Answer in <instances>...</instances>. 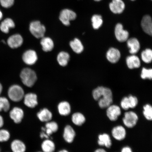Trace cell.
Returning <instances> with one entry per match:
<instances>
[{"label": "cell", "mask_w": 152, "mask_h": 152, "mask_svg": "<svg viewBox=\"0 0 152 152\" xmlns=\"http://www.w3.org/2000/svg\"><path fill=\"white\" fill-rule=\"evenodd\" d=\"M142 60L146 63H150L152 60V51L151 49H147L142 53Z\"/></svg>", "instance_id": "cell-33"}, {"label": "cell", "mask_w": 152, "mask_h": 152, "mask_svg": "<svg viewBox=\"0 0 152 152\" xmlns=\"http://www.w3.org/2000/svg\"><path fill=\"white\" fill-rule=\"evenodd\" d=\"M23 99L25 105L30 108L35 107L38 104L37 96L33 93L25 95Z\"/></svg>", "instance_id": "cell-13"}, {"label": "cell", "mask_w": 152, "mask_h": 152, "mask_svg": "<svg viewBox=\"0 0 152 152\" xmlns=\"http://www.w3.org/2000/svg\"><path fill=\"white\" fill-rule=\"evenodd\" d=\"M131 1H135V0H131Z\"/></svg>", "instance_id": "cell-47"}, {"label": "cell", "mask_w": 152, "mask_h": 152, "mask_svg": "<svg viewBox=\"0 0 152 152\" xmlns=\"http://www.w3.org/2000/svg\"><path fill=\"white\" fill-rule=\"evenodd\" d=\"M121 152H133L131 148L128 147H124L121 150Z\"/></svg>", "instance_id": "cell-40"}, {"label": "cell", "mask_w": 152, "mask_h": 152, "mask_svg": "<svg viewBox=\"0 0 152 152\" xmlns=\"http://www.w3.org/2000/svg\"><path fill=\"white\" fill-rule=\"evenodd\" d=\"M92 94L94 99L98 100V104L102 107H107L113 103V94L107 87H98L93 91Z\"/></svg>", "instance_id": "cell-1"}, {"label": "cell", "mask_w": 152, "mask_h": 152, "mask_svg": "<svg viewBox=\"0 0 152 152\" xmlns=\"http://www.w3.org/2000/svg\"><path fill=\"white\" fill-rule=\"evenodd\" d=\"M141 77L143 79H148L151 80L152 78V69H146L145 68H142Z\"/></svg>", "instance_id": "cell-36"}, {"label": "cell", "mask_w": 152, "mask_h": 152, "mask_svg": "<svg viewBox=\"0 0 152 152\" xmlns=\"http://www.w3.org/2000/svg\"><path fill=\"white\" fill-rule=\"evenodd\" d=\"M24 62L28 65H32L37 62V56L35 51L29 50L25 52L22 56Z\"/></svg>", "instance_id": "cell-10"}, {"label": "cell", "mask_w": 152, "mask_h": 152, "mask_svg": "<svg viewBox=\"0 0 152 152\" xmlns=\"http://www.w3.org/2000/svg\"><path fill=\"white\" fill-rule=\"evenodd\" d=\"M128 97L129 107L130 108H135L137 105L138 100L136 96L130 95Z\"/></svg>", "instance_id": "cell-38"}, {"label": "cell", "mask_w": 152, "mask_h": 152, "mask_svg": "<svg viewBox=\"0 0 152 152\" xmlns=\"http://www.w3.org/2000/svg\"><path fill=\"white\" fill-rule=\"evenodd\" d=\"M127 45L131 54H134L137 53L140 48V45L138 40L135 38H132L127 41Z\"/></svg>", "instance_id": "cell-21"}, {"label": "cell", "mask_w": 152, "mask_h": 152, "mask_svg": "<svg viewBox=\"0 0 152 152\" xmlns=\"http://www.w3.org/2000/svg\"><path fill=\"white\" fill-rule=\"evenodd\" d=\"M112 135L115 139L122 140L125 138L126 135V130L124 127L118 126L114 128L112 131Z\"/></svg>", "instance_id": "cell-20"}, {"label": "cell", "mask_w": 152, "mask_h": 152, "mask_svg": "<svg viewBox=\"0 0 152 152\" xmlns=\"http://www.w3.org/2000/svg\"><path fill=\"white\" fill-rule=\"evenodd\" d=\"M138 120L137 115L132 111L125 113L123 119L124 124L128 128H132L135 126Z\"/></svg>", "instance_id": "cell-7"}, {"label": "cell", "mask_w": 152, "mask_h": 152, "mask_svg": "<svg viewBox=\"0 0 152 152\" xmlns=\"http://www.w3.org/2000/svg\"><path fill=\"white\" fill-rule=\"evenodd\" d=\"M4 123V121L2 117L0 115V128H1L3 126Z\"/></svg>", "instance_id": "cell-41"}, {"label": "cell", "mask_w": 152, "mask_h": 152, "mask_svg": "<svg viewBox=\"0 0 152 152\" xmlns=\"http://www.w3.org/2000/svg\"><path fill=\"white\" fill-rule=\"evenodd\" d=\"M76 135L75 132L73 128L69 125H67L64 129L63 137L68 143H71L74 141Z\"/></svg>", "instance_id": "cell-17"}, {"label": "cell", "mask_w": 152, "mask_h": 152, "mask_svg": "<svg viewBox=\"0 0 152 152\" xmlns=\"http://www.w3.org/2000/svg\"><path fill=\"white\" fill-rule=\"evenodd\" d=\"M29 30L34 37L37 39L44 37L46 31L45 26L39 20L34 21L30 23Z\"/></svg>", "instance_id": "cell-4"}, {"label": "cell", "mask_w": 152, "mask_h": 152, "mask_svg": "<svg viewBox=\"0 0 152 152\" xmlns=\"http://www.w3.org/2000/svg\"><path fill=\"white\" fill-rule=\"evenodd\" d=\"M72 121L75 125L77 126H81L85 122L86 118L83 114L77 113L72 115Z\"/></svg>", "instance_id": "cell-30"}, {"label": "cell", "mask_w": 152, "mask_h": 152, "mask_svg": "<svg viewBox=\"0 0 152 152\" xmlns=\"http://www.w3.org/2000/svg\"><path fill=\"white\" fill-rule=\"evenodd\" d=\"M94 152H106L105 150L102 149H98L96 150V151H94Z\"/></svg>", "instance_id": "cell-42"}, {"label": "cell", "mask_w": 152, "mask_h": 152, "mask_svg": "<svg viewBox=\"0 0 152 152\" xmlns=\"http://www.w3.org/2000/svg\"><path fill=\"white\" fill-rule=\"evenodd\" d=\"M58 125L56 122L54 121H48L46 123L45 128L42 127V132L40 134L41 137L46 139H49L51 135L58 131Z\"/></svg>", "instance_id": "cell-6"}, {"label": "cell", "mask_w": 152, "mask_h": 152, "mask_svg": "<svg viewBox=\"0 0 152 152\" xmlns=\"http://www.w3.org/2000/svg\"><path fill=\"white\" fill-rule=\"evenodd\" d=\"M94 1H102V0H94Z\"/></svg>", "instance_id": "cell-46"}, {"label": "cell", "mask_w": 152, "mask_h": 152, "mask_svg": "<svg viewBox=\"0 0 152 152\" xmlns=\"http://www.w3.org/2000/svg\"><path fill=\"white\" fill-rule=\"evenodd\" d=\"M58 152H69L67 151H66V150L64 149V150H61V151H59Z\"/></svg>", "instance_id": "cell-45"}, {"label": "cell", "mask_w": 152, "mask_h": 152, "mask_svg": "<svg viewBox=\"0 0 152 152\" xmlns=\"http://www.w3.org/2000/svg\"><path fill=\"white\" fill-rule=\"evenodd\" d=\"M121 106L124 110H128L130 108L128 97H125L123 99L121 102Z\"/></svg>", "instance_id": "cell-39"}, {"label": "cell", "mask_w": 152, "mask_h": 152, "mask_svg": "<svg viewBox=\"0 0 152 152\" xmlns=\"http://www.w3.org/2000/svg\"><path fill=\"white\" fill-rule=\"evenodd\" d=\"M126 62L128 68L130 69L138 68L140 66V62L139 58L134 55L127 57Z\"/></svg>", "instance_id": "cell-24"}, {"label": "cell", "mask_w": 152, "mask_h": 152, "mask_svg": "<svg viewBox=\"0 0 152 152\" xmlns=\"http://www.w3.org/2000/svg\"><path fill=\"white\" fill-rule=\"evenodd\" d=\"M23 40L20 34H16L10 36L7 40L9 46L11 48L15 49L21 46Z\"/></svg>", "instance_id": "cell-11"}, {"label": "cell", "mask_w": 152, "mask_h": 152, "mask_svg": "<svg viewBox=\"0 0 152 152\" xmlns=\"http://www.w3.org/2000/svg\"><path fill=\"white\" fill-rule=\"evenodd\" d=\"M10 104L9 100L4 97H0V112H7L10 109Z\"/></svg>", "instance_id": "cell-32"}, {"label": "cell", "mask_w": 152, "mask_h": 152, "mask_svg": "<svg viewBox=\"0 0 152 152\" xmlns=\"http://www.w3.org/2000/svg\"><path fill=\"white\" fill-rule=\"evenodd\" d=\"M3 90V87L2 86L1 83H0V95H1V93L2 92V91Z\"/></svg>", "instance_id": "cell-44"}, {"label": "cell", "mask_w": 152, "mask_h": 152, "mask_svg": "<svg viewBox=\"0 0 152 152\" xmlns=\"http://www.w3.org/2000/svg\"><path fill=\"white\" fill-rule=\"evenodd\" d=\"M143 115L148 120L151 121L152 119V107L150 104H146L143 107Z\"/></svg>", "instance_id": "cell-34"}, {"label": "cell", "mask_w": 152, "mask_h": 152, "mask_svg": "<svg viewBox=\"0 0 152 152\" xmlns=\"http://www.w3.org/2000/svg\"><path fill=\"white\" fill-rule=\"evenodd\" d=\"M15 26L14 21L11 18H7L0 24V30L3 33L7 34L9 33L10 29L14 28Z\"/></svg>", "instance_id": "cell-18"}, {"label": "cell", "mask_w": 152, "mask_h": 152, "mask_svg": "<svg viewBox=\"0 0 152 152\" xmlns=\"http://www.w3.org/2000/svg\"></svg>", "instance_id": "cell-49"}, {"label": "cell", "mask_w": 152, "mask_h": 152, "mask_svg": "<svg viewBox=\"0 0 152 152\" xmlns=\"http://www.w3.org/2000/svg\"><path fill=\"white\" fill-rule=\"evenodd\" d=\"M92 25L93 28L95 29H98L102 26L103 23L102 17L100 15H95L92 17Z\"/></svg>", "instance_id": "cell-31"}, {"label": "cell", "mask_w": 152, "mask_h": 152, "mask_svg": "<svg viewBox=\"0 0 152 152\" xmlns=\"http://www.w3.org/2000/svg\"><path fill=\"white\" fill-rule=\"evenodd\" d=\"M41 44L42 49L45 52L52 51L54 47V42L50 38L43 37L41 41Z\"/></svg>", "instance_id": "cell-25"}, {"label": "cell", "mask_w": 152, "mask_h": 152, "mask_svg": "<svg viewBox=\"0 0 152 152\" xmlns=\"http://www.w3.org/2000/svg\"><path fill=\"white\" fill-rule=\"evenodd\" d=\"M41 148L43 152H54L56 145L52 140L47 139L42 144Z\"/></svg>", "instance_id": "cell-27"}, {"label": "cell", "mask_w": 152, "mask_h": 152, "mask_svg": "<svg viewBox=\"0 0 152 152\" xmlns=\"http://www.w3.org/2000/svg\"><path fill=\"white\" fill-rule=\"evenodd\" d=\"M10 134L8 131L5 129L0 130V142H5L9 140Z\"/></svg>", "instance_id": "cell-35"}, {"label": "cell", "mask_w": 152, "mask_h": 152, "mask_svg": "<svg viewBox=\"0 0 152 152\" xmlns=\"http://www.w3.org/2000/svg\"><path fill=\"white\" fill-rule=\"evenodd\" d=\"M11 148L13 152H25L26 150L25 144L19 140H13L11 144Z\"/></svg>", "instance_id": "cell-23"}, {"label": "cell", "mask_w": 152, "mask_h": 152, "mask_svg": "<svg viewBox=\"0 0 152 152\" xmlns=\"http://www.w3.org/2000/svg\"><path fill=\"white\" fill-rule=\"evenodd\" d=\"M121 113V110L118 106L111 105L107 107L106 114L110 120L115 121L117 120Z\"/></svg>", "instance_id": "cell-12"}, {"label": "cell", "mask_w": 152, "mask_h": 152, "mask_svg": "<svg viewBox=\"0 0 152 152\" xmlns=\"http://www.w3.org/2000/svg\"><path fill=\"white\" fill-rule=\"evenodd\" d=\"M59 113L62 116L69 115L71 112V106L69 102L64 101L60 102L58 106Z\"/></svg>", "instance_id": "cell-22"}, {"label": "cell", "mask_w": 152, "mask_h": 152, "mask_svg": "<svg viewBox=\"0 0 152 152\" xmlns=\"http://www.w3.org/2000/svg\"><path fill=\"white\" fill-rule=\"evenodd\" d=\"M10 117L14 122L19 124L22 122L24 116V112L22 109L18 107H15L10 112Z\"/></svg>", "instance_id": "cell-9"}, {"label": "cell", "mask_w": 152, "mask_h": 152, "mask_svg": "<svg viewBox=\"0 0 152 152\" xmlns=\"http://www.w3.org/2000/svg\"><path fill=\"white\" fill-rule=\"evenodd\" d=\"M115 32V37L120 42H124L128 40L129 36L128 32L123 29V26L121 24L116 25Z\"/></svg>", "instance_id": "cell-8"}, {"label": "cell", "mask_w": 152, "mask_h": 152, "mask_svg": "<svg viewBox=\"0 0 152 152\" xmlns=\"http://www.w3.org/2000/svg\"><path fill=\"white\" fill-rule=\"evenodd\" d=\"M110 10L115 14H120L125 9V5L122 0H113L110 4Z\"/></svg>", "instance_id": "cell-14"}, {"label": "cell", "mask_w": 152, "mask_h": 152, "mask_svg": "<svg viewBox=\"0 0 152 152\" xmlns=\"http://www.w3.org/2000/svg\"><path fill=\"white\" fill-rule=\"evenodd\" d=\"M3 17V14L2 11L0 9V21L1 20Z\"/></svg>", "instance_id": "cell-43"}, {"label": "cell", "mask_w": 152, "mask_h": 152, "mask_svg": "<svg viewBox=\"0 0 152 152\" xmlns=\"http://www.w3.org/2000/svg\"><path fill=\"white\" fill-rule=\"evenodd\" d=\"M141 26L142 30L149 35H152V22L151 16L146 15L143 17L141 21Z\"/></svg>", "instance_id": "cell-15"}, {"label": "cell", "mask_w": 152, "mask_h": 152, "mask_svg": "<svg viewBox=\"0 0 152 152\" xmlns=\"http://www.w3.org/2000/svg\"><path fill=\"white\" fill-rule=\"evenodd\" d=\"M70 45L74 52L77 54H80L83 51V47L82 43L77 38L70 42Z\"/></svg>", "instance_id": "cell-28"}, {"label": "cell", "mask_w": 152, "mask_h": 152, "mask_svg": "<svg viewBox=\"0 0 152 152\" xmlns=\"http://www.w3.org/2000/svg\"><path fill=\"white\" fill-rule=\"evenodd\" d=\"M24 92L21 87L14 85L10 87L8 91V97L11 100L15 102H20L24 98Z\"/></svg>", "instance_id": "cell-3"}, {"label": "cell", "mask_w": 152, "mask_h": 152, "mask_svg": "<svg viewBox=\"0 0 152 152\" xmlns=\"http://www.w3.org/2000/svg\"><path fill=\"white\" fill-rule=\"evenodd\" d=\"M77 16V14L74 11L69 9H65L61 11L59 19L64 25L68 26L70 25V21L75 20Z\"/></svg>", "instance_id": "cell-5"}, {"label": "cell", "mask_w": 152, "mask_h": 152, "mask_svg": "<svg viewBox=\"0 0 152 152\" xmlns=\"http://www.w3.org/2000/svg\"><path fill=\"white\" fill-rule=\"evenodd\" d=\"M20 77L24 85L29 87L33 86L37 79L35 72L28 68H24L22 70L20 74Z\"/></svg>", "instance_id": "cell-2"}, {"label": "cell", "mask_w": 152, "mask_h": 152, "mask_svg": "<svg viewBox=\"0 0 152 152\" xmlns=\"http://www.w3.org/2000/svg\"><path fill=\"white\" fill-rule=\"evenodd\" d=\"M39 120L43 122H48L51 121L53 117V115L50 111L46 108L42 109L37 114Z\"/></svg>", "instance_id": "cell-19"}, {"label": "cell", "mask_w": 152, "mask_h": 152, "mask_svg": "<svg viewBox=\"0 0 152 152\" xmlns=\"http://www.w3.org/2000/svg\"><path fill=\"white\" fill-rule=\"evenodd\" d=\"M106 58L109 62L115 64L118 61L120 58L121 53L118 49L111 48L108 50Z\"/></svg>", "instance_id": "cell-16"}, {"label": "cell", "mask_w": 152, "mask_h": 152, "mask_svg": "<svg viewBox=\"0 0 152 152\" xmlns=\"http://www.w3.org/2000/svg\"><path fill=\"white\" fill-rule=\"evenodd\" d=\"M98 144L100 146H104L107 148H110L112 145V142L109 135L106 134L99 135Z\"/></svg>", "instance_id": "cell-26"}, {"label": "cell", "mask_w": 152, "mask_h": 152, "mask_svg": "<svg viewBox=\"0 0 152 152\" xmlns=\"http://www.w3.org/2000/svg\"><path fill=\"white\" fill-rule=\"evenodd\" d=\"M70 59V56L68 53L62 52L59 53L57 56V60L59 64L62 66L67 65Z\"/></svg>", "instance_id": "cell-29"}, {"label": "cell", "mask_w": 152, "mask_h": 152, "mask_svg": "<svg viewBox=\"0 0 152 152\" xmlns=\"http://www.w3.org/2000/svg\"><path fill=\"white\" fill-rule=\"evenodd\" d=\"M15 0H0V5L4 9L10 8L14 5Z\"/></svg>", "instance_id": "cell-37"}, {"label": "cell", "mask_w": 152, "mask_h": 152, "mask_svg": "<svg viewBox=\"0 0 152 152\" xmlns=\"http://www.w3.org/2000/svg\"><path fill=\"white\" fill-rule=\"evenodd\" d=\"M1 149H0V152H1Z\"/></svg>", "instance_id": "cell-48"}]
</instances>
